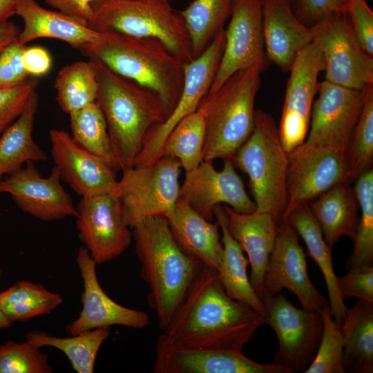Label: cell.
Here are the masks:
<instances>
[{"label":"cell","mask_w":373,"mask_h":373,"mask_svg":"<svg viewBox=\"0 0 373 373\" xmlns=\"http://www.w3.org/2000/svg\"><path fill=\"white\" fill-rule=\"evenodd\" d=\"M265 323L262 315L226 294L217 270L202 265L156 344L242 352Z\"/></svg>","instance_id":"cell-1"},{"label":"cell","mask_w":373,"mask_h":373,"mask_svg":"<svg viewBox=\"0 0 373 373\" xmlns=\"http://www.w3.org/2000/svg\"><path fill=\"white\" fill-rule=\"evenodd\" d=\"M131 229L141 277L149 287L148 305L164 329L202 264L178 245L165 216L145 218Z\"/></svg>","instance_id":"cell-2"},{"label":"cell","mask_w":373,"mask_h":373,"mask_svg":"<svg viewBox=\"0 0 373 373\" xmlns=\"http://www.w3.org/2000/svg\"><path fill=\"white\" fill-rule=\"evenodd\" d=\"M80 52L89 60L155 92L169 114L181 95L185 64L157 39L102 31L96 41Z\"/></svg>","instance_id":"cell-3"},{"label":"cell","mask_w":373,"mask_h":373,"mask_svg":"<svg viewBox=\"0 0 373 373\" xmlns=\"http://www.w3.org/2000/svg\"><path fill=\"white\" fill-rule=\"evenodd\" d=\"M98 90L96 102L106 119L108 133L121 170L133 166L145 135L164 122L169 111L152 90L96 63Z\"/></svg>","instance_id":"cell-4"},{"label":"cell","mask_w":373,"mask_h":373,"mask_svg":"<svg viewBox=\"0 0 373 373\" xmlns=\"http://www.w3.org/2000/svg\"><path fill=\"white\" fill-rule=\"evenodd\" d=\"M262 72L257 66L240 70L200 100L196 111L203 114L206 122L203 160H232L249 137Z\"/></svg>","instance_id":"cell-5"},{"label":"cell","mask_w":373,"mask_h":373,"mask_svg":"<svg viewBox=\"0 0 373 373\" xmlns=\"http://www.w3.org/2000/svg\"><path fill=\"white\" fill-rule=\"evenodd\" d=\"M232 161L249 176L256 210L278 222L287 205L289 155L271 115L256 109L253 131Z\"/></svg>","instance_id":"cell-6"},{"label":"cell","mask_w":373,"mask_h":373,"mask_svg":"<svg viewBox=\"0 0 373 373\" xmlns=\"http://www.w3.org/2000/svg\"><path fill=\"white\" fill-rule=\"evenodd\" d=\"M88 24L93 30L155 38L184 64L193 61L191 41L180 11L168 0H97Z\"/></svg>","instance_id":"cell-7"},{"label":"cell","mask_w":373,"mask_h":373,"mask_svg":"<svg viewBox=\"0 0 373 373\" xmlns=\"http://www.w3.org/2000/svg\"><path fill=\"white\" fill-rule=\"evenodd\" d=\"M181 168L178 159L162 156L151 164L122 171L117 196L130 229L145 218L166 216L173 209L180 197Z\"/></svg>","instance_id":"cell-8"},{"label":"cell","mask_w":373,"mask_h":373,"mask_svg":"<svg viewBox=\"0 0 373 373\" xmlns=\"http://www.w3.org/2000/svg\"><path fill=\"white\" fill-rule=\"evenodd\" d=\"M265 323L274 329L278 348L273 363L304 372L312 362L319 345L323 321L319 312L299 309L279 293L264 296Z\"/></svg>","instance_id":"cell-9"},{"label":"cell","mask_w":373,"mask_h":373,"mask_svg":"<svg viewBox=\"0 0 373 373\" xmlns=\"http://www.w3.org/2000/svg\"><path fill=\"white\" fill-rule=\"evenodd\" d=\"M323 52L325 80L363 90L373 84V57L358 44L346 12H336L310 27Z\"/></svg>","instance_id":"cell-10"},{"label":"cell","mask_w":373,"mask_h":373,"mask_svg":"<svg viewBox=\"0 0 373 373\" xmlns=\"http://www.w3.org/2000/svg\"><path fill=\"white\" fill-rule=\"evenodd\" d=\"M224 44L223 28L198 57L184 65L183 88L176 105L164 122L155 124L148 131L133 166H144L156 161L164 141L173 128L183 118L196 111L214 80Z\"/></svg>","instance_id":"cell-11"},{"label":"cell","mask_w":373,"mask_h":373,"mask_svg":"<svg viewBox=\"0 0 373 373\" xmlns=\"http://www.w3.org/2000/svg\"><path fill=\"white\" fill-rule=\"evenodd\" d=\"M313 103L309 134L301 146L327 149L345 155L364 100L363 90L319 83Z\"/></svg>","instance_id":"cell-12"},{"label":"cell","mask_w":373,"mask_h":373,"mask_svg":"<svg viewBox=\"0 0 373 373\" xmlns=\"http://www.w3.org/2000/svg\"><path fill=\"white\" fill-rule=\"evenodd\" d=\"M324 67L322 50L313 40L298 54L289 70L278 127L282 145L288 155L306 139L319 88L318 76Z\"/></svg>","instance_id":"cell-13"},{"label":"cell","mask_w":373,"mask_h":373,"mask_svg":"<svg viewBox=\"0 0 373 373\" xmlns=\"http://www.w3.org/2000/svg\"><path fill=\"white\" fill-rule=\"evenodd\" d=\"M76 209L79 239L97 264L115 259L131 245L132 231L124 221L117 195L81 197Z\"/></svg>","instance_id":"cell-14"},{"label":"cell","mask_w":373,"mask_h":373,"mask_svg":"<svg viewBox=\"0 0 373 373\" xmlns=\"http://www.w3.org/2000/svg\"><path fill=\"white\" fill-rule=\"evenodd\" d=\"M263 287V297L275 296L283 289L289 290L305 309L319 312L329 306L309 279L305 254L298 242L297 233L287 220H280L277 223Z\"/></svg>","instance_id":"cell-15"},{"label":"cell","mask_w":373,"mask_h":373,"mask_svg":"<svg viewBox=\"0 0 373 373\" xmlns=\"http://www.w3.org/2000/svg\"><path fill=\"white\" fill-rule=\"evenodd\" d=\"M219 66L208 93H213L236 72L257 66L265 71L267 59L261 0H234Z\"/></svg>","instance_id":"cell-16"},{"label":"cell","mask_w":373,"mask_h":373,"mask_svg":"<svg viewBox=\"0 0 373 373\" xmlns=\"http://www.w3.org/2000/svg\"><path fill=\"white\" fill-rule=\"evenodd\" d=\"M349 182L345 155L327 149L298 146L289 155L287 200L280 220L334 186Z\"/></svg>","instance_id":"cell-17"},{"label":"cell","mask_w":373,"mask_h":373,"mask_svg":"<svg viewBox=\"0 0 373 373\" xmlns=\"http://www.w3.org/2000/svg\"><path fill=\"white\" fill-rule=\"evenodd\" d=\"M224 160L221 171L213 167V161L202 160L198 167L186 172L180 189L179 198L210 222L213 220L214 207L222 203L240 213H250L256 209L232 160Z\"/></svg>","instance_id":"cell-18"},{"label":"cell","mask_w":373,"mask_h":373,"mask_svg":"<svg viewBox=\"0 0 373 373\" xmlns=\"http://www.w3.org/2000/svg\"><path fill=\"white\" fill-rule=\"evenodd\" d=\"M61 180L55 166L45 178L34 162H28L24 167L0 180V193H9L23 212L43 221L76 218V206Z\"/></svg>","instance_id":"cell-19"},{"label":"cell","mask_w":373,"mask_h":373,"mask_svg":"<svg viewBox=\"0 0 373 373\" xmlns=\"http://www.w3.org/2000/svg\"><path fill=\"white\" fill-rule=\"evenodd\" d=\"M75 260L83 280L82 309L79 317L67 325L68 334L77 335L95 328L113 325L134 329L149 326L151 319L146 312L124 307L104 292L97 277V263L86 247L79 248Z\"/></svg>","instance_id":"cell-20"},{"label":"cell","mask_w":373,"mask_h":373,"mask_svg":"<svg viewBox=\"0 0 373 373\" xmlns=\"http://www.w3.org/2000/svg\"><path fill=\"white\" fill-rule=\"evenodd\" d=\"M51 155L61 180L80 197L117 195L116 171L78 145L65 131L49 132Z\"/></svg>","instance_id":"cell-21"},{"label":"cell","mask_w":373,"mask_h":373,"mask_svg":"<svg viewBox=\"0 0 373 373\" xmlns=\"http://www.w3.org/2000/svg\"><path fill=\"white\" fill-rule=\"evenodd\" d=\"M155 373H293L288 367L262 364L242 352L211 349H181L156 344Z\"/></svg>","instance_id":"cell-22"},{"label":"cell","mask_w":373,"mask_h":373,"mask_svg":"<svg viewBox=\"0 0 373 373\" xmlns=\"http://www.w3.org/2000/svg\"><path fill=\"white\" fill-rule=\"evenodd\" d=\"M265 47L270 64L289 72L298 54L313 41L311 28L293 10L294 0H261Z\"/></svg>","instance_id":"cell-23"},{"label":"cell","mask_w":373,"mask_h":373,"mask_svg":"<svg viewBox=\"0 0 373 373\" xmlns=\"http://www.w3.org/2000/svg\"><path fill=\"white\" fill-rule=\"evenodd\" d=\"M223 209L229 233L248 256L251 285L262 300L264 275L274 245L278 222L266 212L255 210L240 213L227 205Z\"/></svg>","instance_id":"cell-24"},{"label":"cell","mask_w":373,"mask_h":373,"mask_svg":"<svg viewBox=\"0 0 373 373\" xmlns=\"http://www.w3.org/2000/svg\"><path fill=\"white\" fill-rule=\"evenodd\" d=\"M15 15L23 23L16 38L22 45L39 38H50L64 41L80 51L99 36V32L90 28L86 21L46 9L35 0H19Z\"/></svg>","instance_id":"cell-25"},{"label":"cell","mask_w":373,"mask_h":373,"mask_svg":"<svg viewBox=\"0 0 373 373\" xmlns=\"http://www.w3.org/2000/svg\"><path fill=\"white\" fill-rule=\"evenodd\" d=\"M166 217L180 248L202 265L218 271L223 252L218 222L208 221L180 198Z\"/></svg>","instance_id":"cell-26"},{"label":"cell","mask_w":373,"mask_h":373,"mask_svg":"<svg viewBox=\"0 0 373 373\" xmlns=\"http://www.w3.org/2000/svg\"><path fill=\"white\" fill-rule=\"evenodd\" d=\"M348 182L338 184L309 204L327 246L343 236L354 238L358 222V202Z\"/></svg>","instance_id":"cell-27"},{"label":"cell","mask_w":373,"mask_h":373,"mask_svg":"<svg viewBox=\"0 0 373 373\" xmlns=\"http://www.w3.org/2000/svg\"><path fill=\"white\" fill-rule=\"evenodd\" d=\"M213 213L222 233L223 252L217 271L219 280L230 298L251 307L264 316L263 302L253 289L247 274L249 260L239 243L229 231L223 207L216 205Z\"/></svg>","instance_id":"cell-28"},{"label":"cell","mask_w":373,"mask_h":373,"mask_svg":"<svg viewBox=\"0 0 373 373\" xmlns=\"http://www.w3.org/2000/svg\"><path fill=\"white\" fill-rule=\"evenodd\" d=\"M339 330L345 372H373V302L358 299L347 308Z\"/></svg>","instance_id":"cell-29"},{"label":"cell","mask_w":373,"mask_h":373,"mask_svg":"<svg viewBox=\"0 0 373 373\" xmlns=\"http://www.w3.org/2000/svg\"><path fill=\"white\" fill-rule=\"evenodd\" d=\"M305 242L309 255L319 267L327 289L330 314L339 328L347 307L337 284L338 277L333 267L332 251L325 242L321 228L309 205L292 211L287 219Z\"/></svg>","instance_id":"cell-30"},{"label":"cell","mask_w":373,"mask_h":373,"mask_svg":"<svg viewBox=\"0 0 373 373\" xmlns=\"http://www.w3.org/2000/svg\"><path fill=\"white\" fill-rule=\"evenodd\" d=\"M38 104V94L35 91L21 115L0 136V180L28 162L47 160L45 152L32 137Z\"/></svg>","instance_id":"cell-31"},{"label":"cell","mask_w":373,"mask_h":373,"mask_svg":"<svg viewBox=\"0 0 373 373\" xmlns=\"http://www.w3.org/2000/svg\"><path fill=\"white\" fill-rule=\"evenodd\" d=\"M69 116L73 140L114 171L121 170L106 119L97 102L73 112Z\"/></svg>","instance_id":"cell-32"},{"label":"cell","mask_w":373,"mask_h":373,"mask_svg":"<svg viewBox=\"0 0 373 373\" xmlns=\"http://www.w3.org/2000/svg\"><path fill=\"white\" fill-rule=\"evenodd\" d=\"M234 0H193L180 13L191 41L193 58L198 57L230 18Z\"/></svg>","instance_id":"cell-33"},{"label":"cell","mask_w":373,"mask_h":373,"mask_svg":"<svg viewBox=\"0 0 373 373\" xmlns=\"http://www.w3.org/2000/svg\"><path fill=\"white\" fill-rule=\"evenodd\" d=\"M54 88L58 105L68 114L96 102V63L91 60L79 61L65 66L57 73Z\"/></svg>","instance_id":"cell-34"},{"label":"cell","mask_w":373,"mask_h":373,"mask_svg":"<svg viewBox=\"0 0 373 373\" xmlns=\"http://www.w3.org/2000/svg\"><path fill=\"white\" fill-rule=\"evenodd\" d=\"M109 334L108 327L95 328L71 337H57L36 330L29 332L26 339L39 348L50 346L61 350L77 373H92L100 347Z\"/></svg>","instance_id":"cell-35"},{"label":"cell","mask_w":373,"mask_h":373,"mask_svg":"<svg viewBox=\"0 0 373 373\" xmlns=\"http://www.w3.org/2000/svg\"><path fill=\"white\" fill-rule=\"evenodd\" d=\"M62 297L39 283L21 280L0 292V310L12 323L23 322L50 314L62 303Z\"/></svg>","instance_id":"cell-36"},{"label":"cell","mask_w":373,"mask_h":373,"mask_svg":"<svg viewBox=\"0 0 373 373\" xmlns=\"http://www.w3.org/2000/svg\"><path fill=\"white\" fill-rule=\"evenodd\" d=\"M205 134V118L196 111L183 118L167 135L161 146L160 157L171 156L178 159L186 172L195 169L203 160Z\"/></svg>","instance_id":"cell-37"},{"label":"cell","mask_w":373,"mask_h":373,"mask_svg":"<svg viewBox=\"0 0 373 373\" xmlns=\"http://www.w3.org/2000/svg\"><path fill=\"white\" fill-rule=\"evenodd\" d=\"M354 182L361 216L352 239L353 251L345 264L347 270L373 266V169L362 173Z\"/></svg>","instance_id":"cell-38"},{"label":"cell","mask_w":373,"mask_h":373,"mask_svg":"<svg viewBox=\"0 0 373 373\" xmlns=\"http://www.w3.org/2000/svg\"><path fill=\"white\" fill-rule=\"evenodd\" d=\"M363 91V108L345 153L350 183L372 169L373 164V84Z\"/></svg>","instance_id":"cell-39"},{"label":"cell","mask_w":373,"mask_h":373,"mask_svg":"<svg viewBox=\"0 0 373 373\" xmlns=\"http://www.w3.org/2000/svg\"><path fill=\"white\" fill-rule=\"evenodd\" d=\"M323 329L316 354L304 373H345L343 339L335 323L329 306L321 311Z\"/></svg>","instance_id":"cell-40"},{"label":"cell","mask_w":373,"mask_h":373,"mask_svg":"<svg viewBox=\"0 0 373 373\" xmlns=\"http://www.w3.org/2000/svg\"><path fill=\"white\" fill-rule=\"evenodd\" d=\"M31 341L0 345V373H51L48 356Z\"/></svg>","instance_id":"cell-41"},{"label":"cell","mask_w":373,"mask_h":373,"mask_svg":"<svg viewBox=\"0 0 373 373\" xmlns=\"http://www.w3.org/2000/svg\"><path fill=\"white\" fill-rule=\"evenodd\" d=\"M38 85L37 78L30 77L18 86L0 89V136L23 112Z\"/></svg>","instance_id":"cell-42"},{"label":"cell","mask_w":373,"mask_h":373,"mask_svg":"<svg viewBox=\"0 0 373 373\" xmlns=\"http://www.w3.org/2000/svg\"><path fill=\"white\" fill-rule=\"evenodd\" d=\"M25 47L15 39L0 54V89L18 86L30 77L23 61Z\"/></svg>","instance_id":"cell-43"},{"label":"cell","mask_w":373,"mask_h":373,"mask_svg":"<svg viewBox=\"0 0 373 373\" xmlns=\"http://www.w3.org/2000/svg\"><path fill=\"white\" fill-rule=\"evenodd\" d=\"M358 44L373 57V12L365 0H350L346 12Z\"/></svg>","instance_id":"cell-44"},{"label":"cell","mask_w":373,"mask_h":373,"mask_svg":"<svg viewBox=\"0 0 373 373\" xmlns=\"http://www.w3.org/2000/svg\"><path fill=\"white\" fill-rule=\"evenodd\" d=\"M350 0H294L293 10L298 19L312 27L329 15L346 12Z\"/></svg>","instance_id":"cell-45"},{"label":"cell","mask_w":373,"mask_h":373,"mask_svg":"<svg viewBox=\"0 0 373 373\" xmlns=\"http://www.w3.org/2000/svg\"><path fill=\"white\" fill-rule=\"evenodd\" d=\"M337 278L342 298H357L373 302V266L351 269Z\"/></svg>","instance_id":"cell-46"},{"label":"cell","mask_w":373,"mask_h":373,"mask_svg":"<svg viewBox=\"0 0 373 373\" xmlns=\"http://www.w3.org/2000/svg\"><path fill=\"white\" fill-rule=\"evenodd\" d=\"M25 69L31 77H41L48 73L52 67V58L42 46L25 47L23 52Z\"/></svg>","instance_id":"cell-47"},{"label":"cell","mask_w":373,"mask_h":373,"mask_svg":"<svg viewBox=\"0 0 373 373\" xmlns=\"http://www.w3.org/2000/svg\"><path fill=\"white\" fill-rule=\"evenodd\" d=\"M51 8L88 23L97 0H44Z\"/></svg>","instance_id":"cell-48"},{"label":"cell","mask_w":373,"mask_h":373,"mask_svg":"<svg viewBox=\"0 0 373 373\" xmlns=\"http://www.w3.org/2000/svg\"><path fill=\"white\" fill-rule=\"evenodd\" d=\"M19 32L18 27L11 21L0 28V54L7 46L16 39Z\"/></svg>","instance_id":"cell-49"},{"label":"cell","mask_w":373,"mask_h":373,"mask_svg":"<svg viewBox=\"0 0 373 373\" xmlns=\"http://www.w3.org/2000/svg\"><path fill=\"white\" fill-rule=\"evenodd\" d=\"M19 0H0V28L5 26L9 19L15 15Z\"/></svg>","instance_id":"cell-50"},{"label":"cell","mask_w":373,"mask_h":373,"mask_svg":"<svg viewBox=\"0 0 373 373\" xmlns=\"http://www.w3.org/2000/svg\"><path fill=\"white\" fill-rule=\"evenodd\" d=\"M10 322L0 310V329L9 327L12 325Z\"/></svg>","instance_id":"cell-51"},{"label":"cell","mask_w":373,"mask_h":373,"mask_svg":"<svg viewBox=\"0 0 373 373\" xmlns=\"http://www.w3.org/2000/svg\"><path fill=\"white\" fill-rule=\"evenodd\" d=\"M1 270H0V277H1Z\"/></svg>","instance_id":"cell-52"},{"label":"cell","mask_w":373,"mask_h":373,"mask_svg":"<svg viewBox=\"0 0 373 373\" xmlns=\"http://www.w3.org/2000/svg\"><path fill=\"white\" fill-rule=\"evenodd\" d=\"M168 1H171V0H168Z\"/></svg>","instance_id":"cell-53"}]
</instances>
